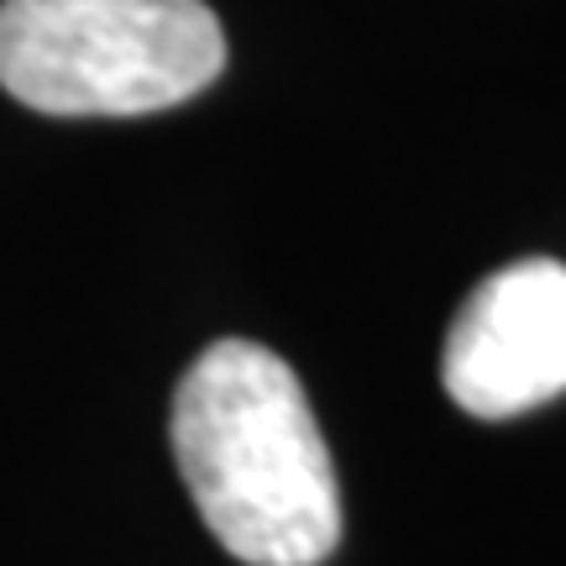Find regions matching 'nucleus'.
Returning <instances> with one entry per match:
<instances>
[{
    "instance_id": "nucleus-2",
    "label": "nucleus",
    "mask_w": 566,
    "mask_h": 566,
    "mask_svg": "<svg viewBox=\"0 0 566 566\" xmlns=\"http://www.w3.org/2000/svg\"><path fill=\"white\" fill-rule=\"evenodd\" d=\"M205 0H0V90L42 116H153L221 80Z\"/></svg>"
},
{
    "instance_id": "nucleus-1",
    "label": "nucleus",
    "mask_w": 566,
    "mask_h": 566,
    "mask_svg": "<svg viewBox=\"0 0 566 566\" xmlns=\"http://www.w3.org/2000/svg\"><path fill=\"white\" fill-rule=\"evenodd\" d=\"M174 462L210 535L247 566H315L342 541V488L294 367L226 336L174 388Z\"/></svg>"
},
{
    "instance_id": "nucleus-3",
    "label": "nucleus",
    "mask_w": 566,
    "mask_h": 566,
    "mask_svg": "<svg viewBox=\"0 0 566 566\" xmlns=\"http://www.w3.org/2000/svg\"><path fill=\"white\" fill-rule=\"evenodd\" d=\"M441 384L478 420H514L566 394V263L520 258L488 273L446 331Z\"/></svg>"
}]
</instances>
